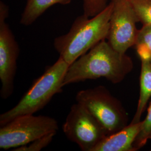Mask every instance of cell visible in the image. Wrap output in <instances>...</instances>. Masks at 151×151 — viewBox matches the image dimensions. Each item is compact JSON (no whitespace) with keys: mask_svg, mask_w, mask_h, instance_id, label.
<instances>
[{"mask_svg":"<svg viewBox=\"0 0 151 151\" xmlns=\"http://www.w3.org/2000/svg\"><path fill=\"white\" fill-rule=\"evenodd\" d=\"M57 133H52L44 135L36 140H34L27 145L19 147L12 151H40L45 148L53 139Z\"/></svg>","mask_w":151,"mask_h":151,"instance_id":"5bb4252c","label":"cell"},{"mask_svg":"<svg viewBox=\"0 0 151 151\" xmlns=\"http://www.w3.org/2000/svg\"><path fill=\"white\" fill-rule=\"evenodd\" d=\"M113 10L110 20L108 43L119 53L124 54L135 45L139 20L129 0H111Z\"/></svg>","mask_w":151,"mask_h":151,"instance_id":"52a82bcc","label":"cell"},{"mask_svg":"<svg viewBox=\"0 0 151 151\" xmlns=\"http://www.w3.org/2000/svg\"><path fill=\"white\" fill-rule=\"evenodd\" d=\"M142 121L130 122L119 132L106 136L92 151H137L134 142L139 133Z\"/></svg>","mask_w":151,"mask_h":151,"instance_id":"9c48e42d","label":"cell"},{"mask_svg":"<svg viewBox=\"0 0 151 151\" xmlns=\"http://www.w3.org/2000/svg\"><path fill=\"white\" fill-rule=\"evenodd\" d=\"M150 151H151V149H150Z\"/></svg>","mask_w":151,"mask_h":151,"instance_id":"e0dca14e","label":"cell"},{"mask_svg":"<svg viewBox=\"0 0 151 151\" xmlns=\"http://www.w3.org/2000/svg\"><path fill=\"white\" fill-rule=\"evenodd\" d=\"M133 67L130 57L119 53L104 40L69 65L63 86L103 77L114 84L119 83Z\"/></svg>","mask_w":151,"mask_h":151,"instance_id":"6da1fadb","label":"cell"},{"mask_svg":"<svg viewBox=\"0 0 151 151\" xmlns=\"http://www.w3.org/2000/svg\"><path fill=\"white\" fill-rule=\"evenodd\" d=\"M76 100L97 119L108 136L128 124V115L122 104L104 86L78 92Z\"/></svg>","mask_w":151,"mask_h":151,"instance_id":"277c9868","label":"cell"},{"mask_svg":"<svg viewBox=\"0 0 151 151\" xmlns=\"http://www.w3.org/2000/svg\"><path fill=\"white\" fill-rule=\"evenodd\" d=\"M140 91L139 97L135 114L132 123H136L141 122V117L146 110L148 101L151 97V62L141 61Z\"/></svg>","mask_w":151,"mask_h":151,"instance_id":"30bf717a","label":"cell"},{"mask_svg":"<svg viewBox=\"0 0 151 151\" xmlns=\"http://www.w3.org/2000/svg\"><path fill=\"white\" fill-rule=\"evenodd\" d=\"M72 0H27L22 14L20 24L29 26L32 25L50 7L57 4L65 5Z\"/></svg>","mask_w":151,"mask_h":151,"instance_id":"8fae6325","label":"cell"},{"mask_svg":"<svg viewBox=\"0 0 151 151\" xmlns=\"http://www.w3.org/2000/svg\"><path fill=\"white\" fill-rule=\"evenodd\" d=\"M69 65L59 57L47 67L37 78L16 105L0 115V126L19 116L32 115L43 109L54 96L62 91L63 81Z\"/></svg>","mask_w":151,"mask_h":151,"instance_id":"3957f363","label":"cell"},{"mask_svg":"<svg viewBox=\"0 0 151 151\" xmlns=\"http://www.w3.org/2000/svg\"><path fill=\"white\" fill-rule=\"evenodd\" d=\"M55 119L44 115L19 116L0 128V148L8 150L27 145L32 141L58 130Z\"/></svg>","mask_w":151,"mask_h":151,"instance_id":"5b68a950","label":"cell"},{"mask_svg":"<svg viewBox=\"0 0 151 151\" xmlns=\"http://www.w3.org/2000/svg\"><path fill=\"white\" fill-rule=\"evenodd\" d=\"M62 129L65 137L82 151H93L108 136L97 119L78 103L71 106Z\"/></svg>","mask_w":151,"mask_h":151,"instance_id":"8992f818","label":"cell"},{"mask_svg":"<svg viewBox=\"0 0 151 151\" xmlns=\"http://www.w3.org/2000/svg\"><path fill=\"white\" fill-rule=\"evenodd\" d=\"M108 5V0H83V14L89 17L95 16Z\"/></svg>","mask_w":151,"mask_h":151,"instance_id":"9a60e30c","label":"cell"},{"mask_svg":"<svg viewBox=\"0 0 151 151\" xmlns=\"http://www.w3.org/2000/svg\"><path fill=\"white\" fill-rule=\"evenodd\" d=\"M137 17L143 25H151V0H129Z\"/></svg>","mask_w":151,"mask_h":151,"instance_id":"7c38bea8","label":"cell"},{"mask_svg":"<svg viewBox=\"0 0 151 151\" xmlns=\"http://www.w3.org/2000/svg\"><path fill=\"white\" fill-rule=\"evenodd\" d=\"M150 139H151V101L147 109L146 118L142 121L139 133L134 142L133 146L136 151L143 147Z\"/></svg>","mask_w":151,"mask_h":151,"instance_id":"4fadbf2b","label":"cell"},{"mask_svg":"<svg viewBox=\"0 0 151 151\" xmlns=\"http://www.w3.org/2000/svg\"><path fill=\"white\" fill-rule=\"evenodd\" d=\"M135 44H140L145 46L151 53V25H143L138 30Z\"/></svg>","mask_w":151,"mask_h":151,"instance_id":"2e32d148","label":"cell"},{"mask_svg":"<svg viewBox=\"0 0 151 151\" xmlns=\"http://www.w3.org/2000/svg\"><path fill=\"white\" fill-rule=\"evenodd\" d=\"M19 53V45L9 25L5 19H0V94L4 100L13 93Z\"/></svg>","mask_w":151,"mask_h":151,"instance_id":"ba28073f","label":"cell"},{"mask_svg":"<svg viewBox=\"0 0 151 151\" xmlns=\"http://www.w3.org/2000/svg\"><path fill=\"white\" fill-rule=\"evenodd\" d=\"M113 3L97 15L83 14L76 19L70 30L55 38L54 48L69 65L104 40L107 39Z\"/></svg>","mask_w":151,"mask_h":151,"instance_id":"7a4b0ae2","label":"cell"}]
</instances>
